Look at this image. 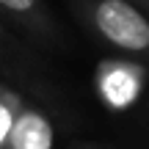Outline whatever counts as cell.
<instances>
[{
	"label": "cell",
	"instance_id": "cell-1",
	"mask_svg": "<svg viewBox=\"0 0 149 149\" xmlns=\"http://www.w3.org/2000/svg\"><path fill=\"white\" fill-rule=\"evenodd\" d=\"M94 22L100 33L116 47L133 50V53L149 50V22L127 0H100Z\"/></svg>",
	"mask_w": 149,
	"mask_h": 149
},
{
	"label": "cell",
	"instance_id": "cell-2",
	"mask_svg": "<svg viewBox=\"0 0 149 149\" xmlns=\"http://www.w3.org/2000/svg\"><path fill=\"white\" fill-rule=\"evenodd\" d=\"M6 138L11 149H53V127L42 113L25 111L19 113V119L11 122Z\"/></svg>",
	"mask_w": 149,
	"mask_h": 149
},
{
	"label": "cell",
	"instance_id": "cell-3",
	"mask_svg": "<svg viewBox=\"0 0 149 149\" xmlns=\"http://www.w3.org/2000/svg\"><path fill=\"white\" fill-rule=\"evenodd\" d=\"M102 88H105V97L113 102V105H127V102L135 97V88H138V86H135L133 74L127 72V66H116V69H111L105 74Z\"/></svg>",
	"mask_w": 149,
	"mask_h": 149
},
{
	"label": "cell",
	"instance_id": "cell-4",
	"mask_svg": "<svg viewBox=\"0 0 149 149\" xmlns=\"http://www.w3.org/2000/svg\"><path fill=\"white\" fill-rule=\"evenodd\" d=\"M0 6H6L11 11H31L36 6V0H0Z\"/></svg>",
	"mask_w": 149,
	"mask_h": 149
},
{
	"label": "cell",
	"instance_id": "cell-5",
	"mask_svg": "<svg viewBox=\"0 0 149 149\" xmlns=\"http://www.w3.org/2000/svg\"><path fill=\"white\" fill-rule=\"evenodd\" d=\"M11 130V116L6 113V108H0V138H6Z\"/></svg>",
	"mask_w": 149,
	"mask_h": 149
}]
</instances>
